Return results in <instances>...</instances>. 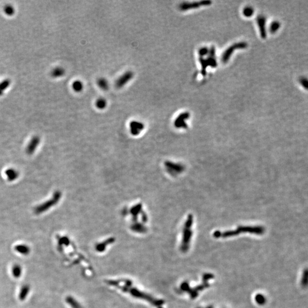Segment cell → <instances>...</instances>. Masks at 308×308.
<instances>
[{
	"label": "cell",
	"mask_w": 308,
	"mask_h": 308,
	"mask_svg": "<svg viewBox=\"0 0 308 308\" xmlns=\"http://www.w3.org/2000/svg\"><path fill=\"white\" fill-rule=\"evenodd\" d=\"M213 308V307L211 306H207V307H204V308Z\"/></svg>",
	"instance_id": "17"
},
{
	"label": "cell",
	"mask_w": 308,
	"mask_h": 308,
	"mask_svg": "<svg viewBox=\"0 0 308 308\" xmlns=\"http://www.w3.org/2000/svg\"><path fill=\"white\" fill-rule=\"evenodd\" d=\"M265 231L264 228L261 226H240L237 229L233 231H227L224 232L215 231L213 233V237L215 238H227L235 236L240 233H249L257 235H262Z\"/></svg>",
	"instance_id": "1"
},
{
	"label": "cell",
	"mask_w": 308,
	"mask_h": 308,
	"mask_svg": "<svg viewBox=\"0 0 308 308\" xmlns=\"http://www.w3.org/2000/svg\"><path fill=\"white\" fill-rule=\"evenodd\" d=\"M279 24H278V22H273L271 25L270 30L272 32H273L276 31L279 28Z\"/></svg>",
	"instance_id": "15"
},
{
	"label": "cell",
	"mask_w": 308,
	"mask_h": 308,
	"mask_svg": "<svg viewBox=\"0 0 308 308\" xmlns=\"http://www.w3.org/2000/svg\"><path fill=\"white\" fill-rule=\"evenodd\" d=\"M83 87H84L83 83H82V81L80 80L74 81L72 83V88L73 90L76 93L81 92L83 89Z\"/></svg>",
	"instance_id": "11"
},
{
	"label": "cell",
	"mask_w": 308,
	"mask_h": 308,
	"mask_svg": "<svg viewBox=\"0 0 308 308\" xmlns=\"http://www.w3.org/2000/svg\"><path fill=\"white\" fill-rule=\"evenodd\" d=\"M189 117V114L185 113L181 114L179 115L175 121V126L177 128H185L187 127V124L184 122L185 120L187 119Z\"/></svg>",
	"instance_id": "7"
},
{
	"label": "cell",
	"mask_w": 308,
	"mask_h": 308,
	"mask_svg": "<svg viewBox=\"0 0 308 308\" xmlns=\"http://www.w3.org/2000/svg\"><path fill=\"white\" fill-rule=\"evenodd\" d=\"M107 104V100L105 98L102 97H100L95 101V106L98 109H104L106 107Z\"/></svg>",
	"instance_id": "10"
},
{
	"label": "cell",
	"mask_w": 308,
	"mask_h": 308,
	"mask_svg": "<svg viewBox=\"0 0 308 308\" xmlns=\"http://www.w3.org/2000/svg\"><path fill=\"white\" fill-rule=\"evenodd\" d=\"M253 10L252 8H249V7H247L246 8H245L244 10V14L246 17L251 16L253 14Z\"/></svg>",
	"instance_id": "14"
},
{
	"label": "cell",
	"mask_w": 308,
	"mask_h": 308,
	"mask_svg": "<svg viewBox=\"0 0 308 308\" xmlns=\"http://www.w3.org/2000/svg\"><path fill=\"white\" fill-rule=\"evenodd\" d=\"M245 45H246V44L245 43H238V44H236L235 45H233L232 46H231V48H229V49H228L227 50L224 52V54H223V57H222L223 61H227L228 59H229V58L231 56V54L233 52V50L235 48H244L245 46Z\"/></svg>",
	"instance_id": "8"
},
{
	"label": "cell",
	"mask_w": 308,
	"mask_h": 308,
	"mask_svg": "<svg viewBox=\"0 0 308 308\" xmlns=\"http://www.w3.org/2000/svg\"><path fill=\"white\" fill-rule=\"evenodd\" d=\"M65 73V70L63 68L61 67H58L55 68L52 73V76L54 77H61L62 76H63Z\"/></svg>",
	"instance_id": "13"
},
{
	"label": "cell",
	"mask_w": 308,
	"mask_h": 308,
	"mask_svg": "<svg viewBox=\"0 0 308 308\" xmlns=\"http://www.w3.org/2000/svg\"><path fill=\"white\" fill-rule=\"evenodd\" d=\"M97 85L102 90L106 91L109 89V83L105 78H100L97 80Z\"/></svg>",
	"instance_id": "9"
},
{
	"label": "cell",
	"mask_w": 308,
	"mask_h": 308,
	"mask_svg": "<svg viewBox=\"0 0 308 308\" xmlns=\"http://www.w3.org/2000/svg\"><path fill=\"white\" fill-rule=\"evenodd\" d=\"M130 132L133 135H137L143 130L144 128V125L142 122L133 120L130 123Z\"/></svg>",
	"instance_id": "6"
},
{
	"label": "cell",
	"mask_w": 308,
	"mask_h": 308,
	"mask_svg": "<svg viewBox=\"0 0 308 308\" xmlns=\"http://www.w3.org/2000/svg\"><path fill=\"white\" fill-rule=\"evenodd\" d=\"M258 22H259V27H260L261 32V36H262V37H266V29H265L266 19L264 18L260 17L258 19Z\"/></svg>",
	"instance_id": "12"
},
{
	"label": "cell",
	"mask_w": 308,
	"mask_h": 308,
	"mask_svg": "<svg viewBox=\"0 0 308 308\" xmlns=\"http://www.w3.org/2000/svg\"><path fill=\"white\" fill-rule=\"evenodd\" d=\"M194 222L192 215L190 214L187 218L183 228V236L181 244V250L183 252H186L190 248V242L192 236V227Z\"/></svg>",
	"instance_id": "2"
},
{
	"label": "cell",
	"mask_w": 308,
	"mask_h": 308,
	"mask_svg": "<svg viewBox=\"0 0 308 308\" xmlns=\"http://www.w3.org/2000/svg\"><path fill=\"white\" fill-rule=\"evenodd\" d=\"M166 170L172 176L179 175L185 170V166L181 163H176L171 161H166L165 163Z\"/></svg>",
	"instance_id": "4"
},
{
	"label": "cell",
	"mask_w": 308,
	"mask_h": 308,
	"mask_svg": "<svg viewBox=\"0 0 308 308\" xmlns=\"http://www.w3.org/2000/svg\"><path fill=\"white\" fill-rule=\"evenodd\" d=\"M213 277H214V276L212 274H209V273L205 274L203 276V283L199 285L198 286L195 287V288L191 289L189 287V284H188V283L184 282L181 285L180 289L182 291L187 292V293H188V294H190L191 299H195L197 297L200 291H202L204 289L207 288V287H208L209 286L208 281L213 279Z\"/></svg>",
	"instance_id": "3"
},
{
	"label": "cell",
	"mask_w": 308,
	"mask_h": 308,
	"mask_svg": "<svg viewBox=\"0 0 308 308\" xmlns=\"http://www.w3.org/2000/svg\"><path fill=\"white\" fill-rule=\"evenodd\" d=\"M134 76V73L131 70L126 71L116 81L115 86L117 89H122L131 81Z\"/></svg>",
	"instance_id": "5"
},
{
	"label": "cell",
	"mask_w": 308,
	"mask_h": 308,
	"mask_svg": "<svg viewBox=\"0 0 308 308\" xmlns=\"http://www.w3.org/2000/svg\"><path fill=\"white\" fill-rule=\"evenodd\" d=\"M256 301L257 303H260L261 304L262 303H264V300H262V299H263V297L261 296V295H258L256 296Z\"/></svg>",
	"instance_id": "16"
}]
</instances>
